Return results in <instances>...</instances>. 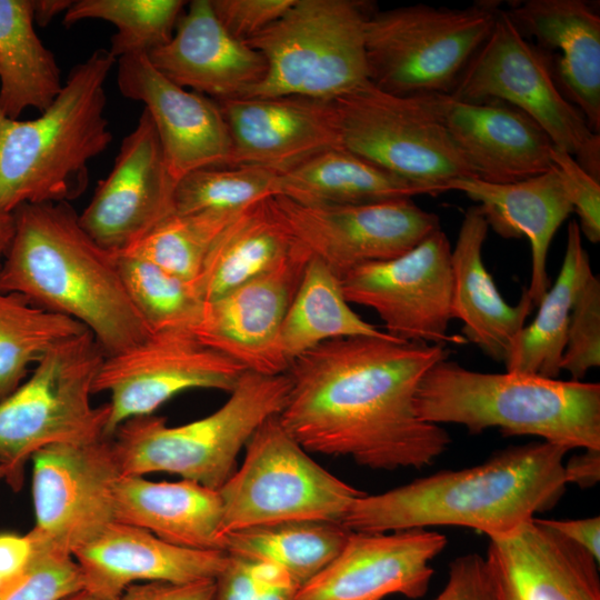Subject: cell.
Returning <instances> with one entry per match:
<instances>
[{"mask_svg": "<svg viewBox=\"0 0 600 600\" xmlns=\"http://www.w3.org/2000/svg\"><path fill=\"white\" fill-rule=\"evenodd\" d=\"M73 1L71 0H37L33 1L34 22L47 26L57 14L66 13Z\"/></svg>", "mask_w": 600, "mask_h": 600, "instance_id": "cell-51", "label": "cell"}, {"mask_svg": "<svg viewBox=\"0 0 600 600\" xmlns=\"http://www.w3.org/2000/svg\"><path fill=\"white\" fill-rule=\"evenodd\" d=\"M488 538L494 600H600L599 562L540 519Z\"/></svg>", "mask_w": 600, "mask_h": 600, "instance_id": "cell-22", "label": "cell"}, {"mask_svg": "<svg viewBox=\"0 0 600 600\" xmlns=\"http://www.w3.org/2000/svg\"><path fill=\"white\" fill-rule=\"evenodd\" d=\"M446 191H460L477 201L488 227L500 237L528 238L531 277L526 290L538 307L550 286L547 257L551 241L573 212L557 169L512 183L460 178L449 182Z\"/></svg>", "mask_w": 600, "mask_h": 600, "instance_id": "cell-27", "label": "cell"}, {"mask_svg": "<svg viewBox=\"0 0 600 600\" xmlns=\"http://www.w3.org/2000/svg\"><path fill=\"white\" fill-rule=\"evenodd\" d=\"M27 534L32 542L30 560L0 586V600H64L84 590L82 572L72 554Z\"/></svg>", "mask_w": 600, "mask_h": 600, "instance_id": "cell-41", "label": "cell"}, {"mask_svg": "<svg viewBox=\"0 0 600 600\" xmlns=\"http://www.w3.org/2000/svg\"><path fill=\"white\" fill-rule=\"evenodd\" d=\"M524 38L558 53L556 80L564 96L600 132V17L582 0L517 1L506 11Z\"/></svg>", "mask_w": 600, "mask_h": 600, "instance_id": "cell-26", "label": "cell"}, {"mask_svg": "<svg viewBox=\"0 0 600 600\" xmlns=\"http://www.w3.org/2000/svg\"><path fill=\"white\" fill-rule=\"evenodd\" d=\"M147 57L176 84L213 100L247 96L267 71L259 51L226 31L210 0L189 2L172 38Z\"/></svg>", "mask_w": 600, "mask_h": 600, "instance_id": "cell-25", "label": "cell"}, {"mask_svg": "<svg viewBox=\"0 0 600 600\" xmlns=\"http://www.w3.org/2000/svg\"><path fill=\"white\" fill-rule=\"evenodd\" d=\"M350 532L334 521H287L228 533L223 550L237 558L276 566L300 587L338 556Z\"/></svg>", "mask_w": 600, "mask_h": 600, "instance_id": "cell-35", "label": "cell"}, {"mask_svg": "<svg viewBox=\"0 0 600 600\" xmlns=\"http://www.w3.org/2000/svg\"><path fill=\"white\" fill-rule=\"evenodd\" d=\"M216 579L191 582H141L128 587L118 600H213Z\"/></svg>", "mask_w": 600, "mask_h": 600, "instance_id": "cell-47", "label": "cell"}, {"mask_svg": "<svg viewBox=\"0 0 600 600\" xmlns=\"http://www.w3.org/2000/svg\"><path fill=\"white\" fill-rule=\"evenodd\" d=\"M271 203L298 243L340 280L352 270L397 258L441 229L439 217L411 198L354 206Z\"/></svg>", "mask_w": 600, "mask_h": 600, "instance_id": "cell-16", "label": "cell"}, {"mask_svg": "<svg viewBox=\"0 0 600 600\" xmlns=\"http://www.w3.org/2000/svg\"><path fill=\"white\" fill-rule=\"evenodd\" d=\"M124 288L150 333H192L203 306L191 284L154 263L130 253H118Z\"/></svg>", "mask_w": 600, "mask_h": 600, "instance_id": "cell-38", "label": "cell"}, {"mask_svg": "<svg viewBox=\"0 0 600 600\" xmlns=\"http://www.w3.org/2000/svg\"><path fill=\"white\" fill-rule=\"evenodd\" d=\"M600 366V280L594 273L580 289L572 307L561 358V371L581 381Z\"/></svg>", "mask_w": 600, "mask_h": 600, "instance_id": "cell-42", "label": "cell"}, {"mask_svg": "<svg viewBox=\"0 0 600 600\" xmlns=\"http://www.w3.org/2000/svg\"><path fill=\"white\" fill-rule=\"evenodd\" d=\"M592 274L578 222L571 221L559 274L538 304L533 321L516 336L504 361L508 372L558 379L572 307Z\"/></svg>", "mask_w": 600, "mask_h": 600, "instance_id": "cell-32", "label": "cell"}, {"mask_svg": "<svg viewBox=\"0 0 600 600\" xmlns=\"http://www.w3.org/2000/svg\"><path fill=\"white\" fill-rule=\"evenodd\" d=\"M87 329L16 292L0 290V401L11 394L57 343Z\"/></svg>", "mask_w": 600, "mask_h": 600, "instance_id": "cell-36", "label": "cell"}, {"mask_svg": "<svg viewBox=\"0 0 600 600\" xmlns=\"http://www.w3.org/2000/svg\"><path fill=\"white\" fill-rule=\"evenodd\" d=\"M260 564L228 554V561L216 578L213 600H257Z\"/></svg>", "mask_w": 600, "mask_h": 600, "instance_id": "cell-46", "label": "cell"}, {"mask_svg": "<svg viewBox=\"0 0 600 600\" xmlns=\"http://www.w3.org/2000/svg\"><path fill=\"white\" fill-rule=\"evenodd\" d=\"M373 7L364 0H294L246 42L262 54L267 71L244 97L332 101L368 81L364 31Z\"/></svg>", "mask_w": 600, "mask_h": 600, "instance_id": "cell-8", "label": "cell"}, {"mask_svg": "<svg viewBox=\"0 0 600 600\" xmlns=\"http://www.w3.org/2000/svg\"><path fill=\"white\" fill-rule=\"evenodd\" d=\"M241 466L218 492L221 533L300 520L340 522L364 492L317 463L284 429L266 420L246 444Z\"/></svg>", "mask_w": 600, "mask_h": 600, "instance_id": "cell-10", "label": "cell"}, {"mask_svg": "<svg viewBox=\"0 0 600 600\" xmlns=\"http://www.w3.org/2000/svg\"><path fill=\"white\" fill-rule=\"evenodd\" d=\"M430 194L341 148L322 151L279 174V193L314 206H354Z\"/></svg>", "mask_w": 600, "mask_h": 600, "instance_id": "cell-31", "label": "cell"}, {"mask_svg": "<svg viewBox=\"0 0 600 600\" xmlns=\"http://www.w3.org/2000/svg\"><path fill=\"white\" fill-rule=\"evenodd\" d=\"M73 558L86 591L103 600H118L134 583L216 579L228 553L176 546L144 529L114 521Z\"/></svg>", "mask_w": 600, "mask_h": 600, "instance_id": "cell-24", "label": "cell"}, {"mask_svg": "<svg viewBox=\"0 0 600 600\" xmlns=\"http://www.w3.org/2000/svg\"><path fill=\"white\" fill-rule=\"evenodd\" d=\"M488 230L479 206L469 207L451 249V314L462 322L461 336L467 342L504 363L534 306L527 290L516 306L508 304L500 294L482 259Z\"/></svg>", "mask_w": 600, "mask_h": 600, "instance_id": "cell-28", "label": "cell"}, {"mask_svg": "<svg viewBox=\"0 0 600 600\" xmlns=\"http://www.w3.org/2000/svg\"><path fill=\"white\" fill-rule=\"evenodd\" d=\"M541 522L600 561V517L576 520L540 519Z\"/></svg>", "mask_w": 600, "mask_h": 600, "instance_id": "cell-48", "label": "cell"}, {"mask_svg": "<svg viewBox=\"0 0 600 600\" xmlns=\"http://www.w3.org/2000/svg\"><path fill=\"white\" fill-rule=\"evenodd\" d=\"M453 141L490 183H512L553 168L554 148L546 131L514 107L492 100L468 102L429 94Z\"/></svg>", "mask_w": 600, "mask_h": 600, "instance_id": "cell-23", "label": "cell"}, {"mask_svg": "<svg viewBox=\"0 0 600 600\" xmlns=\"http://www.w3.org/2000/svg\"><path fill=\"white\" fill-rule=\"evenodd\" d=\"M433 600H494L484 557L468 553L452 560L448 581Z\"/></svg>", "mask_w": 600, "mask_h": 600, "instance_id": "cell-45", "label": "cell"}, {"mask_svg": "<svg viewBox=\"0 0 600 600\" xmlns=\"http://www.w3.org/2000/svg\"><path fill=\"white\" fill-rule=\"evenodd\" d=\"M216 101L231 138L230 167H257L281 174L340 147L332 101L300 96Z\"/></svg>", "mask_w": 600, "mask_h": 600, "instance_id": "cell-21", "label": "cell"}, {"mask_svg": "<svg viewBox=\"0 0 600 600\" xmlns=\"http://www.w3.org/2000/svg\"><path fill=\"white\" fill-rule=\"evenodd\" d=\"M340 147L429 191L479 178L429 94L398 96L369 80L332 100Z\"/></svg>", "mask_w": 600, "mask_h": 600, "instance_id": "cell-11", "label": "cell"}, {"mask_svg": "<svg viewBox=\"0 0 600 600\" xmlns=\"http://www.w3.org/2000/svg\"><path fill=\"white\" fill-rule=\"evenodd\" d=\"M550 58L528 41L504 10L449 96L459 101L502 100L524 112L556 148L600 181V136L560 90Z\"/></svg>", "mask_w": 600, "mask_h": 600, "instance_id": "cell-12", "label": "cell"}, {"mask_svg": "<svg viewBox=\"0 0 600 600\" xmlns=\"http://www.w3.org/2000/svg\"><path fill=\"white\" fill-rule=\"evenodd\" d=\"M3 583V580L0 578V586Z\"/></svg>", "mask_w": 600, "mask_h": 600, "instance_id": "cell-55", "label": "cell"}, {"mask_svg": "<svg viewBox=\"0 0 600 600\" xmlns=\"http://www.w3.org/2000/svg\"><path fill=\"white\" fill-rule=\"evenodd\" d=\"M498 2L464 9L413 4L374 11L366 23L369 81L398 96L449 94L486 41Z\"/></svg>", "mask_w": 600, "mask_h": 600, "instance_id": "cell-9", "label": "cell"}, {"mask_svg": "<svg viewBox=\"0 0 600 600\" xmlns=\"http://www.w3.org/2000/svg\"><path fill=\"white\" fill-rule=\"evenodd\" d=\"M584 452L574 454L563 464L567 483L580 488H591L600 479V450L583 449Z\"/></svg>", "mask_w": 600, "mask_h": 600, "instance_id": "cell-50", "label": "cell"}, {"mask_svg": "<svg viewBox=\"0 0 600 600\" xmlns=\"http://www.w3.org/2000/svg\"><path fill=\"white\" fill-rule=\"evenodd\" d=\"M177 183L153 121L143 109L79 221L102 248L116 254L124 252L174 213Z\"/></svg>", "mask_w": 600, "mask_h": 600, "instance_id": "cell-17", "label": "cell"}, {"mask_svg": "<svg viewBox=\"0 0 600 600\" xmlns=\"http://www.w3.org/2000/svg\"><path fill=\"white\" fill-rule=\"evenodd\" d=\"M33 22V0H0V110L10 119L27 108L41 113L63 87L56 58Z\"/></svg>", "mask_w": 600, "mask_h": 600, "instance_id": "cell-33", "label": "cell"}, {"mask_svg": "<svg viewBox=\"0 0 600 600\" xmlns=\"http://www.w3.org/2000/svg\"><path fill=\"white\" fill-rule=\"evenodd\" d=\"M116 63L107 49L92 52L36 119H10L0 110V213L69 203L83 193L89 162L112 141L104 83Z\"/></svg>", "mask_w": 600, "mask_h": 600, "instance_id": "cell-4", "label": "cell"}, {"mask_svg": "<svg viewBox=\"0 0 600 600\" xmlns=\"http://www.w3.org/2000/svg\"><path fill=\"white\" fill-rule=\"evenodd\" d=\"M278 193L279 173L268 169L248 166L200 169L178 181L174 212H240Z\"/></svg>", "mask_w": 600, "mask_h": 600, "instance_id": "cell-40", "label": "cell"}, {"mask_svg": "<svg viewBox=\"0 0 600 600\" xmlns=\"http://www.w3.org/2000/svg\"><path fill=\"white\" fill-rule=\"evenodd\" d=\"M34 538L73 556L114 519L122 477L111 437L57 443L32 456Z\"/></svg>", "mask_w": 600, "mask_h": 600, "instance_id": "cell-13", "label": "cell"}, {"mask_svg": "<svg viewBox=\"0 0 600 600\" xmlns=\"http://www.w3.org/2000/svg\"><path fill=\"white\" fill-rule=\"evenodd\" d=\"M387 334L353 311L343 294L341 280L311 256L281 328V348L289 363L330 340Z\"/></svg>", "mask_w": 600, "mask_h": 600, "instance_id": "cell-34", "label": "cell"}, {"mask_svg": "<svg viewBox=\"0 0 600 600\" xmlns=\"http://www.w3.org/2000/svg\"><path fill=\"white\" fill-rule=\"evenodd\" d=\"M569 450L546 441L509 447L481 464L444 470L378 494H363L341 523L384 533L432 526L507 533L557 504L566 490Z\"/></svg>", "mask_w": 600, "mask_h": 600, "instance_id": "cell-2", "label": "cell"}, {"mask_svg": "<svg viewBox=\"0 0 600 600\" xmlns=\"http://www.w3.org/2000/svg\"><path fill=\"white\" fill-rule=\"evenodd\" d=\"M289 391L287 373L246 370L228 400L203 418L180 426L154 413L126 420L111 436L122 476L167 472L219 490L254 431L283 410Z\"/></svg>", "mask_w": 600, "mask_h": 600, "instance_id": "cell-6", "label": "cell"}, {"mask_svg": "<svg viewBox=\"0 0 600 600\" xmlns=\"http://www.w3.org/2000/svg\"><path fill=\"white\" fill-rule=\"evenodd\" d=\"M238 213L174 212L121 253L143 258L191 284L212 242Z\"/></svg>", "mask_w": 600, "mask_h": 600, "instance_id": "cell-39", "label": "cell"}, {"mask_svg": "<svg viewBox=\"0 0 600 600\" xmlns=\"http://www.w3.org/2000/svg\"><path fill=\"white\" fill-rule=\"evenodd\" d=\"M449 354L446 346L390 334L327 341L291 362L279 420L308 452L373 470L429 466L451 439L418 417L414 399L424 374Z\"/></svg>", "mask_w": 600, "mask_h": 600, "instance_id": "cell-1", "label": "cell"}, {"mask_svg": "<svg viewBox=\"0 0 600 600\" xmlns=\"http://www.w3.org/2000/svg\"><path fill=\"white\" fill-rule=\"evenodd\" d=\"M4 476H6V471H4V467L3 464L0 462V479H4Z\"/></svg>", "mask_w": 600, "mask_h": 600, "instance_id": "cell-54", "label": "cell"}, {"mask_svg": "<svg viewBox=\"0 0 600 600\" xmlns=\"http://www.w3.org/2000/svg\"><path fill=\"white\" fill-rule=\"evenodd\" d=\"M294 0H210L211 8L226 31L247 42L277 19Z\"/></svg>", "mask_w": 600, "mask_h": 600, "instance_id": "cell-44", "label": "cell"}, {"mask_svg": "<svg viewBox=\"0 0 600 600\" xmlns=\"http://www.w3.org/2000/svg\"><path fill=\"white\" fill-rule=\"evenodd\" d=\"M114 519L176 546L199 550L224 547L219 492L194 481L157 482L122 476L114 491Z\"/></svg>", "mask_w": 600, "mask_h": 600, "instance_id": "cell-29", "label": "cell"}, {"mask_svg": "<svg viewBox=\"0 0 600 600\" xmlns=\"http://www.w3.org/2000/svg\"><path fill=\"white\" fill-rule=\"evenodd\" d=\"M12 216L1 291L78 321L106 357L150 334L124 288L117 254L87 233L68 202L22 204Z\"/></svg>", "mask_w": 600, "mask_h": 600, "instance_id": "cell-3", "label": "cell"}, {"mask_svg": "<svg viewBox=\"0 0 600 600\" xmlns=\"http://www.w3.org/2000/svg\"><path fill=\"white\" fill-rule=\"evenodd\" d=\"M13 230V216L0 213V268L11 242Z\"/></svg>", "mask_w": 600, "mask_h": 600, "instance_id": "cell-52", "label": "cell"}, {"mask_svg": "<svg viewBox=\"0 0 600 600\" xmlns=\"http://www.w3.org/2000/svg\"><path fill=\"white\" fill-rule=\"evenodd\" d=\"M446 546V536L427 529L351 531L338 556L298 588L294 600L421 598L433 574L430 562Z\"/></svg>", "mask_w": 600, "mask_h": 600, "instance_id": "cell-19", "label": "cell"}, {"mask_svg": "<svg viewBox=\"0 0 600 600\" xmlns=\"http://www.w3.org/2000/svg\"><path fill=\"white\" fill-rule=\"evenodd\" d=\"M31 554L32 542L28 534L0 533V578L3 582L18 574Z\"/></svg>", "mask_w": 600, "mask_h": 600, "instance_id": "cell-49", "label": "cell"}, {"mask_svg": "<svg viewBox=\"0 0 600 600\" xmlns=\"http://www.w3.org/2000/svg\"><path fill=\"white\" fill-rule=\"evenodd\" d=\"M299 246L271 198L259 201L240 211L218 234L191 288L201 301H211L273 270Z\"/></svg>", "mask_w": 600, "mask_h": 600, "instance_id": "cell-30", "label": "cell"}, {"mask_svg": "<svg viewBox=\"0 0 600 600\" xmlns=\"http://www.w3.org/2000/svg\"><path fill=\"white\" fill-rule=\"evenodd\" d=\"M416 411L426 422L454 423L470 433L498 428L533 436L567 450H600V384L521 372L486 373L444 359L417 389Z\"/></svg>", "mask_w": 600, "mask_h": 600, "instance_id": "cell-5", "label": "cell"}, {"mask_svg": "<svg viewBox=\"0 0 600 600\" xmlns=\"http://www.w3.org/2000/svg\"><path fill=\"white\" fill-rule=\"evenodd\" d=\"M117 63L121 94L144 104L177 182L200 169L230 167L231 138L216 100L176 84L147 56H126Z\"/></svg>", "mask_w": 600, "mask_h": 600, "instance_id": "cell-20", "label": "cell"}, {"mask_svg": "<svg viewBox=\"0 0 600 600\" xmlns=\"http://www.w3.org/2000/svg\"><path fill=\"white\" fill-rule=\"evenodd\" d=\"M451 244L437 230L408 252L361 266L341 279L349 303L377 312L391 337L407 342L467 343L448 333L451 314Z\"/></svg>", "mask_w": 600, "mask_h": 600, "instance_id": "cell-14", "label": "cell"}, {"mask_svg": "<svg viewBox=\"0 0 600 600\" xmlns=\"http://www.w3.org/2000/svg\"><path fill=\"white\" fill-rule=\"evenodd\" d=\"M310 257L300 244L273 270L203 302L192 334L248 371L287 373L290 363L282 352L281 328Z\"/></svg>", "mask_w": 600, "mask_h": 600, "instance_id": "cell-18", "label": "cell"}, {"mask_svg": "<svg viewBox=\"0 0 600 600\" xmlns=\"http://www.w3.org/2000/svg\"><path fill=\"white\" fill-rule=\"evenodd\" d=\"M64 600H103V599H101V598H99V597H97V596H94V594H92V593H90V592H88L86 590H82V591H80L78 593H74V594L68 597Z\"/></svg>", "mask_w": 600, "mask_h": 600, "instance_id": "cell-53", "label": "cell"}, {"mask_svg": "<svg viewBox=\"0 0 600 600\" xmlns=\"http://www.w3.org/2000/svg\"><path fill=\"white\" fill-rule=\"evenodd\" d=\"M104 358L88 330L67 338L0 401V462L12 491L21 490L26 464L40 449L109 437L108 403L93 407L90 400Z\"/></svg>", "mask_w": 600, "mask_h": 600, "instance_id": "cell-7", "label": "cell"}, {"mask_svg": "<svg viewBox=\"0 0 600 600\" xmlns=\"http://www.w3.org/2000/svg\"><path fill=\"white\" fill-rule=\"evenodd\" d=\"M551 161L557 169L573 211L579 218L580 232L592 243L600 241V181L590 176L566 151L553 148Z\"/></svg>", "mask_w": 600, "mask_h": 600, "instance_id": "cell-43", "label": "cell"}, {"mask_svg": "<svg viewBox=\"0 0 600 600\" xmlns=\"http://www.w3.org/2000/svg\"><path fill=\"white\" fill-rule=\"evenodd\" d=\"M181 0H76L63 14L69 27L99 19L112 23L117 32L108 51L116 59L143 54L166 44L183 13Z\"/></svg>", "mask_w": 600, "mask_h": 600, "instance_id": "cell-37", "label": "cell"}, {"mask_svg": "<svg viewBox=\"0 0 600 600\" xmlns=\"http://www.w3.org/2000/svg\"><path fill=\"white\" fill-rule=\"evenodd\" d=\"M244 371L191 332L150 333L133 347L104 358L93 393H109L107 434L111 437L126 420L154 413L182 391L214 389L230 393Z\"/></svg>", "mask_w": 600, "mask_h": 600, "instance_id": "cell-15", "label": "cell"}]
</instances>
